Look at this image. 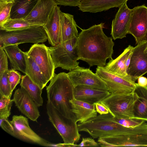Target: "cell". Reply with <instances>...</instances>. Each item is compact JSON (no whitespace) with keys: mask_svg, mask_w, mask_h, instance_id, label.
I'll return each mask as SVG.
<instances>
[{"mask_svg":"<svg viewBox=\"0 0 147 147\" xmlns=\"http://www.w3.org/2000/svg\"><path fill=\"white\" fill-rule=\"evenodd\" d=\"M104 23L93 25L82 31L78 37V59L87 62L90 67L104 66L112 58L114 43L103 31Z\"/></svg>","mask_w":147,"mask_h":147,"instance_id":"cell-1","label":"cell"},{"mask_svg":"<svg viewBox=\"0 0 147 147\" xmlns=\"http://www.w3.org/2000/svg\"><path fill=\"white\" fill-rule=\"evenodd\" d=\"M50 81L46 86L48 100L63 116L76 122L69 102L74 97V87L67 74L55 73Z\"/></svg>","mask_w":147,"mask_h":147,"instance_id":"cell-2","label":"cell"},{"mask_svg":"<svg viewBox=\"0 0 147 147\" xmlns=\"http://www.w3.org/2000/svg\"><path fill=\"white\" fill-rule=\"evenodd\" d=\"M110 113L97 115L82 123L77 124L79 131L88 133L93 138L125 134L134 127H127L118 123Z\"/></svg>","mask_w":147,"mask_h":147,"instance_id":"cell-3","label":"cell"},{"mask_svg":"<svg viewBox=\"0 0 147 147\" xmlns=\"http://www.w3.org/2000/svg\"><path fill=\"white\" fill-rule=\"evenodd\" d=\"M0 48L13 45L44 42L48 39L43 26H34L24 29L11 31L1 30Z\"/></svg>","mask_w":147,"mask_h":147,"instance_id":"cell-4","label":"cell"},{"mask_svg":"<svg viewBox=\"0 0 147 147\" xmlns=\"http://www.w3.org/2000/svg\"><path fill=\"white\" fill-rule=\"evenodd\" d=\"M98 143L103 147H147V123L145 121L125 134L99 138Z\"/></svg>","mask_w":147,"mask_h":147,"instance_id":"cell-5","label":"cell"},{"mask_svg":"<svg viewBox=\"0 0 147 147\" xmlns=\"http://www.w3.org/2000/svg\"><path fill=\"white\" fill-rule=\"evenodd\" d=\"M46 109L50 121L62 137L64 143L74 144L78 142L81 135L77 122L63 116L48 100Z\"/></svg>","mask_w":147,"mask_h":147,"instance_id":"cell-6","label":"cell"},{"mask_svg":"<svg viewBox=\"0 0 147 147\" xmlns=\"http://www.w3.org/2000/svg\"><path fill=\"white\" fill-rule=\"evenodd\" d=\"M77 42L76 37L49 47L55 69L60 67L70 71L78 65Z\"/></svg>","mask_w":147,"mask_h":147,"instance_id":"cell-7","label":"cell"},{"mask_svg":"<svg viewBox=\"0 0 147 147\" xmlns=\"http://www.w3.org/2000/svg\"><path fill=\"white\" fill-rule=\"evenodd\" d=\"M134 100L133 92L130 94L111 93L100 102L108 108L114 117L130 119L133 118Z\"/></svg>","mask_w":147,"mask_h":147,"instance_id":"cell-8","label":"cell"},{"mask_svg":"<svg viewBox=\"0 0 147 147\" xmlns=\"http://www.w3.org/2000/svg\"><path fill=\"white\" fill-rule=\"evenodd\" d=\"M96 73L105 82L107 89L111 93H132L137 84L129 76L113 74L107 70L105 66H97Z\"/></svg>","mask_w":147,"mask_h":147,"instance_id":"cell-9","label":"cell"},{"mask_svg":"<svg viewBox=\"0 0 147 147\" xmlns=\"http://www.w3.org/2000/svg\"><path fill=\"white\" fill-rule=\"evenodd\" d=\"M67 74L74 87L84 86L108 90L105 82L89 68L78 65Z\"/></svg>","mask_w":147,"mask_h":147,"instance_id":"cell-10","label":"cell"},{"mask_svg":"<svg viewBox=\"0 0 147 147\" xmlns=\"http://www.w3.org/2000/svg\"><path fill=\"white\" fill-rule=\"evenodd\" d=\"M10 121L14 129L12 136L25 141L45 146H51V143L40 137L31 129L26 117L22 115H14Z\"/></svg>","mask_w":147,"mask_h":147,"instance_id":"cell-11","label":"cell"},{"mask_svg":"<svg viewBox=\"0 0 147 147\" xmlns=\"http://www.w3.org/2000/svg\"><path fill=\"white\" fill-rule=\"evenodd\" d=\"M128 34L134 37L136 44L147 40V7L144 5L131 9Z\"/></svg>","mask_w":147,"mask_h":147,"instance_id":"cell-12","label":"cell"},{"mask_svg":"<svg viewBox=\"0 0 147 147\" xmlns=\"http://www.w3.org/2000/svg\"><path fill=\"white\" fill-rule=\"evenodd\" d=\"M26 52L39 66L48 81H50L55 68L49 47L43 43L34 44Z\"/></svg>","mask_w":147,"mask_h":147,"instance_id":"cell-13","label":"cell"},{"mask_svg":"<svg viewBox=\"0 0 147 147\" xmlns=\"http://www.w3.org/2000/svg\"><path fill=\"white\" fill-rule=\"evenodd\" d=\"M147 44V40L142 42L134 47L133 51L127 73L135 82L147 73V53L144 51Z\"/></svg>","mask_w":147,"mask_h":147,"instance_id":"cell-14","label":"cell"},{"mask_svg":"<svg viewBox=\"0 0 147 147\" xmlns=\"http://www.w3.org/2000/svg\"><path fill=\"white\" fill-rule=\"evenodd\" d=\"M13 100L22 113L31 120L37 122L40 116L38 107L24 89L21 87L16 89Z\"/></svg>","mask_w":147,"mask_h":147,"instance_id":"cell-15","label":"cell"},{"mask_svg":"<svg viewBox=\"0 0 147 147\" xmlns=\"http://www.w3.org/2000/svg\"><path fill=\"white\" fill-rule=\"evenodd\" d=\"M131 14L125 2L119 7L112 22L111 35L114 40L126 37L128 34Z\"/></svg>","mask_w":147,"mask_h":147,"instance_id":"cell-16","label":"cell"},{"mask_svg":"<svg viewBox=\"0 0 147 147\" xmlns=\"http://www.w3.org/2000/svg\"><path fill=\"white\" fill-rule=\"evenodd\" d=\"M57 5L54 0H38L32 11L24 19L36 26H44Z\"/></svg>","mask_w":147,"mask_h":147,"instance_id":"cell-17","label":"cell"},{"mask_svg":"<svg viewBox=\"0 0 147 147\" xmlns=\"http://www.w3.org/2000/svg\"><path fill=\"white\" fill-rule=\"evenodd\" d=\"M61 11L59 7L56 5L51 12L47 22L43 26L49 43L52 46L60 42Z\"/></svg>","mask_w":147,"mask_h":147,"instance_id":"cell-18","label":"cell"},{"mask_svg":"<svg viewBox=\"0 0 147 147\" xmlns=\"http://www.w3.org/2000/svg\"><path fill=\"white\" fill-rule=\"evenodd\" d=\"M110 94L108 90L84 86H76L74 89L76 99L91 104L100 102Z\"/></svg>","mask_w":147,"mask_h":147,"instance_id":"cell-19","label":"cell"},{"mask_svg":"<svg viewBox=\"0 0 147 147\" xmlns=\"http://www.w3.org/2000/svg\"><path fill=\"white\" fill-rule=\"evenodd\" d=\"M134 48L133 47L129 45L115 59L111 58L105 66L106 69L116 74L129 76L127 73V70L130 64Z\"/></svg>","mask_w":147,"mask_h":147,"instance_id":"cell-20","label":"cell"},{"mask_svg":"<svg viewBox=\"0 0 147 147\" xmlns=\"http://www.w3.org/2000/svg\"><path fill=\"white\" fill-rule=\"evenodd\" d=\"M128 0H82L78 6L82 12L96 13L119 7Z\"/></svg>","mask_w":147,"mask_h":147,"instance_id":"cell-21","label":"cell"},{"mask_svg":"<svg viewBox=\"0 0 147 147\" xmlns=\"http://www.w3.org/2000/svg\"><path fill=\"white\" fill-rule=\"evenodd\" d=\"M71 111L75 115L76 121L84 123L97 115L95 104H91L76 99L74 97L70 101Z\"/></svg>","mask_w":147,"mask_h":147,"instance_id":"cell-22","label":"cell"},{"mask_svg":"<svg viewBox=\"0 0 147 147\" xmlns=\"http://www.w3.org/2000/svg\"><path fill=\"white\" fill-rule=\"evenodd\" d=\"M133 93L135 100L133 118L147 121V86H141L137 83Z\"/></svg>","mask_w":147,"mask_h":147,"instance_id":"cell-23","label":"cell"},{"mask_svg":"<svg viewBox=\"0 0 147 147\" xmlns=\"http://www.w3.org/2000/svg\"><path fill=\"white\" fill-rule=\"evenodd\" d=\"M77 27L73 15L61 11L60 42L78 37Z\"/></svg>","mask_w":147,"mask_h":147,"instance_id":"cell-24","label":"cell"},{"mask_svg":"<svg viewBox=\"0 0 147 147\" xmlns=\"http://www.w3.org/2000/svg\"><path fill=\"white\" fill-rule=\"evenodd\" d=\"M24 53L26 63L25 74L42 90L49 82L32 58L26 52Z\"/></svg>","mask_w":147,"mask_h":147,"instance_id":"cell-25","label":"cell"},{"mask_svg":"<svg viewBox=\"0 0 147 147\" xmlns=\"http://www.w3.org/2000/svg\"><path fill=\"white\" fill-rule=\"evenodd\" d=\"M18 45H10L3 49L6 53L13 68L25 74L26 63L24 53L19 48Z\"/></svg>","mask_w":147,"mask_h":147,"instance_id":"cell-26","label":"cell"},{"mask_svg":"<svg viewBox=\"0 0 147 147\" xmlns=\"http://www.w3.org/2000/svg\"><path fill=\"white\" fill-rule=\"evenodd\" d=\"M38 0H13L10 18L25 19L30 13Z\"/></svg>","mask_w":147,"mask_h":147,"instance_id":"cell-27","label":"cell"},{"mask_svg":"<svg viewBox=\"0 0 147 147\" xmlns=\"http://www.w3.org/2000/svg\"><path fill=\"white\" fill-rule=\"evenodd\" d=\"M21 78V87L26 90L38 107L42 106L43 99L41 94L42 90L26 75L22 76Z\"/></svg>","mask_w":147,"mask_h":147,"instance_id":"cell-28","label":"cell"},{"mask_svg":"<svg viewBox=\"0 0 147 147\" xmlns=\"http://www.w3.org/2000/svg\"><path fill=\"white\" fill-rule=\"evenodd\" d=\"M36 26L24 19L9 18L0 24L1 30L11 31L21 30Z\"/></svg>","mask_w":147,"mask_h":147,"instance_id":"cell-29","label":"cell"},{"mask_svg":"<svg viewBox=\"0 0 147 147\" xmlns=\"http://www.w3.org/2000/svg\"><path fill=\"white\" fill-rule=\"evenodd\" d=\"M9 71L0 74V95L11 98L12 92L9 81Z\"/></svg>","mask_w":147,"mask_h":147,"instance_id":"cell-30","label":"cell"},{"mask_svg":"<svg viewBox=\"0 0 147 147\" xmlns=\"http://www.w3.org/2000/svg\"><path fill=\"white\" fill-rule=\"evenodd\" d=\"M13 102V99L0 95V118H8L9 117Z\"/></svg>","mask_w":147,"mask_h":147,"instance_id":"cell-31","label":"cell"},{"mask_svg":"<svg viewBox=\"0 0 147 147\" xmlns=\"http://www.w3.org/2000/svg\"><path fill=\"white\" fill-rule=\"evenodd\" d=\"M13 0H0V24L10 18Z\"/></svg>","mask_w":147,"mask_h":147,"instance_id":"cell-32","label":"cell"},{"mask_svg":"<svg viewBox=\"0 0 147 147\" xmlns=\"http://www.w3.org/2000/svg\"><path fill=\"white\" fill-rule=\"evenodd\" d=\"M115 122L127 127H134L141 125L145 120L134 118L124 119L113 117Z\"/></svg>","mask_w":147,"mask_h":147,"instance_id":"cell-33","label":"cell"},{"mask_svg":"<svg viewBox=\"0 0 147 147\" xmlns=\"http://www.w3.org/2000/svg\"><path fill=\"white\" fill-rule=\"evenodd\" d=\"M21 78L20 74L16 70L13 68L9 70L8 79L12 92L20 83Z\"/></svg>","mask_w":147,"mask_h":147,"instance_id":"cell-34","label":"cell"},{"mask_svg":"<svg viewBox=\"0 0 147 147\" xmlns=\"http://www.w3.org/2000/svg\"><path fill=\"white\" fill-rule=\"evenodd\" d=\"M7 57L3 49L0 48V74L9 70Z\"/></svg>","mask_w":147,"mask_h":147,"instance_id":"cell-35","label":"cell"},{"mask_svg":"<svg viewBox=\"0 0 147 147\" xmlns=\"http://www.w3.org/2000/svg\"><path fill=\"white\" fill-rule=\"evenodd\" d=\"M0 125L5 131L13 136L14 131L13 127L8 118H0Z\"/></svg>","mask_w":147,"mask_h":147,"instance_id":"cell-36","label":"cell"},{"mask_svg":"<svg viewBox=\"0 0 147 147\" xmlns=\"http://www.w3.org/2000/svg\"><path fill=\"white\" fill-rule=\"evenodd\" d=\"M100 146L98 143L92 138H83L80 143L78 144V146L97 147Z\"/></svg>","mask_w":147,"mask_h":147,"instance_id":"cell-37","label":"cell"},{"mask_svg":"<svg viewBox=\"0 0 147 147\" xmlns=\"http://www.w3.org/2000/svg\"><path fill=\"white\" fill-rule=\"evenodd\" d=\"M56 4L65 6H78L82 0H54Z\"/></svg>","mask_w":147,"mask_h":147,"instance_id":"cell-38","label":"cell"},{"mask_svg":"<svg viewBox=\"0 0 147 147\" xmlns=\"http://www.w3.org/2000/svg\"><path fill=\"white\" fill-rule=\"evenodd\" d=\"M95 107L96 112L100 115L107 114L109 113L108 108L100 102L95 104Z\"/></svg>","mask_w":147,"mask_h":147,"instance_id":"cell-39","label":"cell"},{"mask_svg":"<svg viewBox=\"0 0 147 147\" xmlns=\"http://www.w3.org/2000/svg\"><path fill=\"white\" fill-rule=\"evenodd\" d=\"M138 84L141 86H147V78L143 76L139 77L138 79Z\"/></svg>","mask_w":147,"mask_h":147,"instance_id":"cell-40","label":"cell"},{"mask_svg":"<svg viewBox=\"0 0 147 147\" xmlns=\"http://www.w3.org/2000/svg\"><path fill=\"white\" fill-rule=\"evenodd\" d=\"M51 146L75 147L78 146V144H68L64 143H59L57 144L52 143Z\"/></svg>","mask_w":147,"mask_h":147,"instance_id":"cell-41","label":"cell"},{"mask_svg":"<svg viewBox=\"0 0 147 147\" xmlns=\"http://www.w3.org/2000/svg\"><path fill=\"white\" fill-rule=\"evenodd\" d=\"M144 51L146 53H147V45L146 46V47H145V48L144 50Z\"/></svg>","mask_w":147,"mask_h":147,"instance_id":"cell-42","label":"cell"}]
</instances>
